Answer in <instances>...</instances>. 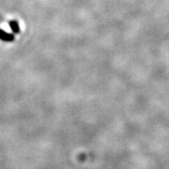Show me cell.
Instances as JSON below:
<instances>
[{"label":"cell","mask_w":169,"mask_h":169,"mask_svg":"<svg viewBox=\"0 0 169 169\" xmlns=\"http://www.w3.org/2000/svg\"><path fill=\"white\" fill-rule=\"evenodd\" d=\"M14 35H11V34H8L4 30H1L0 29V39L4 40V41H12L14 40Z\"/></svg>","instance_id":"obj_1"},{"label":"cell","mask_w":169,"mask_h":169,"mask_svg":"<svg viewBox=\"0 0 169 169\" xmlns=\"http://www.w3.org/2000/svg\"><path fill=\"white\" fill-rule=\"evenodd\" d=\"M10 26H11V29L13 30L14 33L20 32V28H19V25H18V22L16 21H11L10 22Z\"/></svg>","instance_id":"obj_2"}]
</instances>
